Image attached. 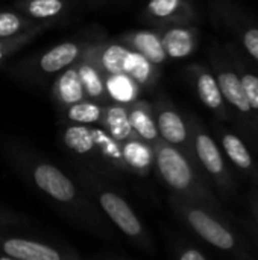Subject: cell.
<instances>
[{"instance_id": "obj_1", "label": "cell", "mask_w": 258, "mask_h": 260, "mask_svg": "<svg viewBox=\"0 0 258 260\" xmlns=\"http://www.w3.org/2000/svg\"><path fill=\"white\" fill-rule=\"evenodd\" d=\"M3 154L14 171L52 201L68 219L103 241H117L113 222L93 203L91 195L78 180L75 181L52 161L17 142H3Z\"/></svg>"}, {"instance_id": "obj_2", "label": "cell", "mask_w": 258, "mask_h": 260, "mask_svg": "<svg viewBox=\"0 0 258 260\" xmlns=\"http://www.w3.org/2000/svg\"><path fill=\"white\" fill-rule=\"evenodd\" d=\"M59 139L65 149L99 175L122 180L131 175L122 152V143L113 139L99 125H81L67 122Z\"/></svg>"}, {"instance_id": "obj_3", "label": "cell", "mask_w": 258, "mask_h": 260, "mask_svg": "<svg viewBox=\"0 0 258 260\" xmlns=\"http://www.w3.org/2000/svg\"><path fill=\"white\" fill-rule=\"evenodd\" d=\"M71 168L75 172V180H78L79 184L96 200L97 206L113 222V225L119 229L141 250L148 253H155L154 239L137 216L135 210L128 204V201L120 193H117L109 184H106L99 177V174L87 168L84 163L76 160Z\"/></svg>"}, {"instance_id": "obj_4", "label": "cell", "mask_w": 258, "mask_h": 260, "mask_svg": "<svg viewBox=\"0 0 258 260\" xmlns=\"http://www.w3.org/2000/svg\"><path fill=\"white\" fill-rule=\"evenodd\" d=\"M152 146L155 155L154 165L161 180L173 192V195L202 206H214L213 197L205 187L193 158H190L179 148L169 145L161 139Z\"/></svg>"}, {"instance_id": "obj_5", "label": "cell", "mask_w": 258, "mask_h": 260, "mask_svg": "<svg viewBox=\"0 0 258 260\" xmlns=\"http://www.w3.org/2000/svg\"><path fill=\"white\" fill-rule=\"evenodd\" d=\"M100 37L87 35L84 38L67 40L52 46L40 56L29 58L18 66V72L32 81H41L55 78L59 72L75 64Z\"/></svg>"}, {"instance_id": "obj_6", "label": "cell", "mask_w": 258, "mask_h": 260, "mask_svg": "<svg viewBox=\"0 0 258 260\" xmlns=\"http://www.w3.org/2000/svg\"><path fill=\"white\" fill-rule=\"evenodd\" d=\"M170 206L175 213L207 244L222 251H236L237 239L234 233L213 216L205 206L172 195Z\"/></svg>"}, {"instance_id": "obj_7", "label": "cell", "mask_w": 258, "mask_h": 260, "mask_svg": "<svg viewBox=\"0 0 258 260\" xmlns=\"http://www.w3.org/2000/svg\"><path fill=\"white\" fill-rule=\"evenodd\" d=\"M0 254L9 260H78L81 254L70 247H59L38 239L18 238L0 230Z\"/></svg>"}, {"instance_id": "obj_8", "label": "cell", "mask_w": 258, "mask_h": 260, "mask_svg": "<svg viewBox=\"0 0 258 260\" xmlns=\"http://www.w3.org/2000/svg\"><path fill=\"white\" fill-rule=\"evenodd\" d=\"M152 108H154V116H155L160 139L169 145L179 148L190 158L196 161L193 149H192V142H190L189 122L173 107L172 101L167 96L160 94L154 101Z\"/></svg>"}, {"instance_id": "obj_9", "label": "cell", "mask_w": 258, "mask_h": 260, "mask_svg": "<svg viewBox=\"0 0 258 260\" xmlns=\"http://www.w3.org/2000/svg\"><path fill=\"white\" fill-rule=\"evenodd\" d=\"M189 131L192 149L198 165L204 168V171L210 174L219 184H228L225 160L214 139L193 117H189Z\"/></svg>"}, {"instance_id": "obj_10", "label": "cell", "mask_w": 258, "mask_h": 260, "mask_svg": "<svg viewBox=\"0 0 258 260\" xmlns=\"http://www.w3.org/2000/svg\"><path fill=\"white\" fill-rule=\"evenodd\" d=\"M196 18L189 0H149L140 14V21L161 27L175 23H190Z\"/></svg>"}, {"instance_id": "obj_11", "label": "cell", "mask_w": 258, "mask_h": 260, "mask_svg": "<svg viewBox=\"0 0 258 260\" xmlns=\"http://www.w3.org/2000/svg\"><path fill=\"white\" fill-rule=\"evenodd\" d=\"M167 58L182 59L190 56L198 46V29L190 23H175L157 27Z\"/></svg>"}, {"instance_id": "obj_12", "label": "cell", "mask_w": 258, "mask_h": 260, "mask_svg": "<svg viewBox=\"0 0 258 260\" xmlns=\"http://www.w3.org/2000/svg\"><path fill=\"white\" fill-rule=\"evenodd\" d=\"M76 0H15L14 9L36 23L55 24L64 20L76 6Z\"/></svg>"}, {"instance_id": "obj_13", "label": "cell", "mask_w": 258, "mask_h": 260, "mask_svg": "<svg viewBox=\"0 0 258 260\" xmlns=\"http://www.w3.org/2000/svg\"><path fill=\"white\" fill-rule=\"evenodd\" d=\"M122 44H125L128 49L146 56L149 61H152L155 66H161L166 62L167 55L163 47L161 37L157 29H137V30H128L116 38Z\"/></svg>"}, {"instance_id": "obj_14", "label": "cell", "mask_w": 258, "mask_h": 260, "mask_svg": "<svg viewBox=\"0 0 258 260\" xmlns=\"http://www.w3.org/2000/svg\"><path fill=\"white\" fill-rule=\"evenodd\" d=\"M189 75L195 84L198 98L201 102L211 111L217 113L219 116H224L225 113V99L222 96V91L219 88L216 76L207 70L202 66L193 64L189 67Z\"/></svg>"}, {"instance_id": "obj_15", "label": "cell", "mask_w": 258, "mask_h": 260, "mask_svg": "<svg viewBox=\"0 0 258 260\" xmlns=\"http://www.w3.org/2000/svg\"><path fill=\"white\" fill-rule=\"evenodd\" d=\"M50 94L59 110H65L67 107L87 98L76 69V62L55 76Z\"/></svg>"}, {"instance_id": "obj_16", "label": "cell", "mask_w": 258, "mask_h": 260, "mask_svg": "<svg viewBox=\"0 0 258 260\" xmlns=\"http://www.w3.org/2000/svg\"><path fill=\"white\" fill-rule=\"evenodd\" d=\"M129 50L131 49H128L125 44H122L117 40L111 41V40H103V38H99L88 49L91 58L105 75L123 73Z\"/></svg>"}, {"instance_id": "obj_17", "label": "cell", "mask_w": 258, "mask_h": 260, "mask_svg": "<svg viewBox=\"0 0 258 260\" xmlns=\"http://www.w3.org/2000/svg\"><path fill=\"white\" fill-rule=\"evenodd\" d=\"M76 69H78L87 99H91L105 105L109 104L111 101L105 88V73L94 62L88 50L76 61Z\"/></svg>"}, {"instance_id": "obj_18", "label": "cell", "mask_w": 258, "mask_h": 260, "mask_svg": "<svg viewBox=\"0 0 258 260\" xmlns=\"http://www.w3.org/2000/svg\"><path fill=\"white\" fill-rule=\"evenodd\" d=\"M122 152L131 175H137V177L149 175L155 163L154 146L151 143L144 142L137 136H132L125 142H122Z\"/></svg>"}, {"instance_id": "obj_19", "label": "cell", "mask_w": 258, "mask_h": 260, "mask_svg": "<svg viewBox=\"0 0 258 260\" xmlns=\"http://www.w3.org/2000/svg\"><path fill=\"white\" fill-rule=\"evenodd\" d=\"M128 116L131 126L135 133L137 137L143 139L144 142L154 145L160 140L155 116H154V108L152 104L148 101H134L132 104L128 105Z\"/></svg>"}, {"instance_id": "obj_20", "label": "cell", "mask_w": 258, "mask_h": 260, "mask_svg": "<svg viewBox=\"0 0 258 260\" xmlns=\"http://www.w3.org/2000/svg\"><path fill=\"white\" fill-rule=\"evenodd\" d=\"M216 79H217V84H219L224 99L231 107H234L237 111H240L243 114L252 113L251 105L246 99L240 76L234 70L217 64L216 66Z\"/></svg>"}, {"instance_id": "obj_21", "label": "cell", "mask_w": 258, "mask_h": 260, "mask_svg": "<svg viewBox=\"0 0 258 260\" xmlns=\"http://www.w3.org/2000/svg\"><path fill=\"white\" fill-rule=\"evenodd\" d=\"M100 126L113 139H116L120 143L125 142L126 139L135 136V133L131 126V122H129L128 105H122V104H116V102L106 104Z\"/></svg>"}, {"instance_id": "obj_22", "label": "cell", "mask_w": 258, "mask_h": 260, "mask_svg": "<svg viewBox=\"0 0 258 260\" xmlns=\"http://www.w3.org/2000/svg\"><path fill=\"white\" fill-rule=\"evenodd\" d=\"M105 88L111 102L129 105L138 99L141 87L128 73H113L105 75Z\"/></svg>"}, {"instance_id": "obj_23", "label": "cell", "mask_w": 258, "mask_h": 260, "mask_svg": "<svg viewBox=\"0 0 258 260\" xmlns=\"http://www.w3.org/2000/svg\"><path fill=\"white\" fill-rule=\"evenodd\" d=\"M125 73H128L141 88H151L158 82L160 69L146 56L129 50L125 62Z\"/></svg>"}, {"instance_id": "obj_24", "label": "cell", "mask_w": 258, "mask_h": 260, "mask_svg": "<svg viewBox=\"0 0 258 260\" xmlns=\"http://www.w3.org/2000/svg\"><path fill=\"white\" fill-rule=\"evenodd\" d=\"M64 111V117L70 123H81V125H99L103 117L105 104L91 101V99H82L70 107H67Z\"/></svg>"}, {"instance_id": "obj_25", "label": "cell", "mask_w": 258, "mask_h": 260, "mask_svg": "<svg viewBox=\"0 0 258 260\" xmlns=\"http://www.w3.org/2000/svg\"><path fill=\"white\" fill-rule=\"evenodd\" d=\"M220 143H222L224 152L234 163L236 168H239L240 171H252L254 168L252 155L248 146L245 145V142L239 136L233 133H222Z\"/></svg>"}, {"instance_id": "obj_26", "label": "cell", "mask_w": 258, "mask_h": 260, "mask_svg": "<svg viewBox=\"0 0 258 260\" xmlns=\"http://www.w3.org/2000/svg\"><path fill=\"white\" fill-rule=\"evenodd\" d=\"M41 23L33 21L20 11H0V38H11L24 34Z\"/></svg>"}, {"instance_id": "obj_27", "label": "cell", "mask_w": 258, "mask_h": 260, "mask_svg": "<svg viewBox=\"0 0 258 260\" xmlns=\"http://www.w3.org/2000/svg\"><path fill=\"white\" fill-rule=\"evenodd\" d=\"M49 27H52V24L49 23H41L38 24L36 27L24 32V34H20V35H15V37H11V38H0V66L9 58L12 56L15 52L21 50L24 46H27L29 43H32L36 37H40L44 30H47Z\"/></svg>"}, {"instance_id": "obj_28", "label": "cell", "mask_w": 258, "mask_h": 260, "mask_svg": "<svg viewBox=\"0 0 258 260\" xmlns=\"http://www.w3.org/2000/svg\"><path fill=\"white\" fill-rule=\"evenodd\" d=\"M32 221L3 204H0V230H14V229H26L30 227Z\"/></svg>"}, {"instance_id": "obj_29", "label": "cell", "mask_w": 258, "mask_h": 260, "mask_svg": "<svg viewBox=\"0 0 258 260\" xmlns=\"http://www.w3.org/2000/svg\"><path fill=\"white\" fill-rule=\"evenodd\" d=\"M240 81H242L246 99L251 105V110L258 113V76L254 73L245 72V73H242Z\"/></svg>"}, {"instance_id": "obj_30", "label": "cell", "mask_w": 258, "mask_h": 260, "mask_svg": "<svg viewBox=\"0 0 258 260\" xmlns=\"http://www.w3.org/2000/svg\"><path fill=\"white\" fill-rule=\"evenodd\" d=\"M242 43L246 52L258 62V27L251 26L242 35Z\"/></svg>"}, {"instance_id": "obj_31", "label": "cell", "mask_w": 258, "mask_h": 260, "mask_svg": "<svg viewBox=\"0 0 258 260\" xmlns=\"http://www.w3.org/2000/svg\"><path fill=\"white\" fill-rule=\"evenodd\" d=\"M176 257L179 260H207V256L196 247H182L178 250Z\"/></svg>"}, {"instance_id": "obj_32", "label": "cell", "mask_w": 258, "mask_h": 260, "mask_svg": "<svg viewBox=\"0 0 258 260\" xmlns=\"http://www.w3.org/2000/svg\"><path fill=\"white\" fill-rule=\"evenodd\" d=\"M0 260H9L6 256H3V254H0Z\"/></svg>"}, {"instance_id": "obj_33", "label": "cell", "mask_w": 258, "mask_h": 260, "mask_svg": "<svg viewBox=\"0 0 258 260\" xmlns=\"http://www.w3.org/2000/svg\"><path fill=\"white\" fill-rule=\"evenodd\" d=\"M76 2H82V0H76Z\"/></svg>"}, {"instance_id": "obj_34", "label": "cell", "mask_w": 258, "mask_h": 260, "mask_svg": "<svg viewBox=\"0 0 258 260\" xmlns=\"http://www.w3.org/2000/svg\"><path fill=\"white\" fill-rule=\"evenodd\" d=\"M257 216H258V209H257Z\"/></svg>"}]
</instances>
